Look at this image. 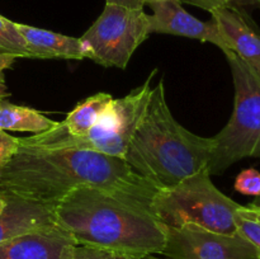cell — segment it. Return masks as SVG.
Segmentation results:
<instances>
[{
    "label": "cell",
    "mask_w": 260,
    "mask_h": 259,
    "mask_svg": "<svg viewBox=\"0 0 260 259\" xmlns=\"http://www.w3.org/2000/svg\"><path fill=\"white\" fill-rule=\"evenodd\" d=\"M94 187L149 208L157 188L124 160L88 150L18 149L0 168V197L56 206L73 190Z\"/></svg>",
    "instance_id": "cell-1"
},
{
    "label": "cell",
    "mask_w": 260,
    "mask_h": 259,
    "mask_svg": "<svg viewBox=\"0 0 260 259\" xmlns=\"http://www.w3.org/2000/svg\"><path fill=\"white\" fill-rule=\"evenodd\" d=\"M56 220L78 245L93 246L145 259L164 249V226L149 208L94 187L73 190L55 207Z\"/></svg>",
    "instance_id": "cell-2"
},
{
    "label": "cell",
    "mask_w": 260,
    "mask_h": 259,
    "mask_svg": "<svg viewBox=\"0 0 260 259\" xmlns=\"http://www.w3.org/2000/svg\"><path fill=\"white\" fill-rule=\"evenodd\" d=\"M211 139L192 134L173 116L160 79L127 147L124 161L157 189H167L207 167Z\"/></svg>",
    "instance_id": "cell-3"
},
{
    "label": "cell",
    "mask_w": 260,
    "mask_h": 259,
    "mask_svg": "<svg viewBox=\"0 0 260 259\" xmlns=\"http://www.w3.org/2000/svg\"><path fill=\"white\" fill-rule=\"evenodd\" d=\"M157 70L127 95L113 99L98 123L83 136L69 134L61 122L52 128L19 139L20 149L33 150H88L124 160L129 141L142 118Z\"/></svg>",
    "instance_id": "cell-4"
},
{
    "label": "cell",
    "mask_w": 260,
    "mask_h": 259,
    "mask_svg": "<svg viewBox=\"0 0 260 259\" xmlns=\"http://www.w3.org/2000/svg\"><path fill=\"white\" fill-rule=\"evenodd\" d=\"M240 207L213 184L206 167L173 187L157 190L149 212L169 228L193 223L213 233L234 235L238 233L236 215Z\"/></svg>",
    "instance_id": "cell-5"
},
{
    "label": "cell",
    "mask_w": 260,
    "mask_h": 259,
    "mask_svg": "<svg viewBox=\"0 0 260 259\" xmlns=\"http://www.w3.org/2000/svg\"><path fill=\"white\" fill-rule=\"evenodd\" d=\"M225 56L233 74L235 102L230 121L211 137V175L222 174L245 157H260V73L233 51Z\"/></svg>",
    "instance_id": "cell-6"
},
{
    "label": "cell",
    "mask_w": 260,
    "mask_h": 259,
    "mask_svg": "<svg viewBox=\"0 0 260 259\" xmlns=\"http://www.w3.org/2000/svg\"><path fill=\"white\" fill-rule=\"evenodd\" d=\"M150 33V15L144 9L106 4L80 40L86 47V58L106 68L126 69Z\"/></svg>",
    "instance_id": "cell-7"
},
{
    "label": "cell",
    "mask_w": 260,
    "mask_h": 259,
    "mask_svg": "<svg viewBox=\"0 0 260 259\" xmlns=\"http://www.w3.org/2000/svg\"><path fill=\"white\" fill-rule=\"evenodd\" d=\"M164 230V249L145 259H260L256 246L239 233L225 235L193 223Z\"/></svg>",
    "instance_id": "cell-8"
},
{
    "label": "cell",
    "mask_w": 260,
    "mask_h": 259,
    "mask_svg": "<svg viewBox=\"0 0 260 259\" xmlns=\"http://www.w3.org/2000/svg\"><path fill=\"white\" fill-rule=\"evenodd\" d=\"M182 4L180 0H146V5L152 10L150 15L151 33L182 36L210 42L221 48L223 53L229 52L230 50L215 20H200L188 13Z\"/></svg>",
    "instance_id": "cell-9"
},
{
    "label": "cell",
    "mask_w": 260,
    "mask_h": 259,
    "mask_svg": "<svg viewBox=\"0 0 260 259\" xmlns=\"http://www.w3.org/2000/svg\"><path fill=\"white\" fill-rule=\"evenodd\" d=\"M78 245L58 223L29 231L0 244V259H68Z\"/></svg>",
    "instance_id": "cell-10"
},
{
    "label": "cell",
    "mask_w": 260,
    "mask_h": 259,
    "mask_svg": "<svg viewBox=\"0 0 260 259\" xmlns=\"http://www.w3.org/2000/svg\"><path fill=\"white\" fill-rule=\"evenodd\" d=\"M229 50L260 73V28L243 8L225 4L210 10Z\"/></svg>",
    "instance_id": "cell-11"
},
{
    "label": "cell",
    "mask_w": 260,
    "mask_h": 259,
    "mask_svg": "<svg viewBox=\"0 0 260 259\" xmlns=\"http://www.w3.org/2000/svg\"><path fill=\"white\" fill-rule=\"evenodd\" d=\"M4 200H7V206L0 213V244L22 234L57 223L56 206L17 197H5Z\"/></svg>",
    "instance_id": "cell-12"
},
{
    "label": "cell",
    "mask_w": 260,
    "mask_h": 259,
    "mask_svg": "<svg viewBox=\"0 0 260 259\" xmlns=\"http://www.w3.org/2000/svg\"><path fill=\"white\" fill-rule=\"evenodd\" d=\"M15 27L24 41L29 58H86V47L80 38L20 23H15Z\"/></svg>",
    "instance_id": "cell-13"
},
{
    "label": "cell",
    "mask_w": 260,
    "mask_h": 259,
    "mask_svg": "<svg viewBox=\"0 0 260 259\" xmlns=\"http://www.w3.org/2000/svg\"><path fill=\"white\" fill-rule=\"evenodd\" d=\"M57 123L36 109L0 101V128L4 131L40 132L47 131Z\"/></svg>",
    "instance_id": "cell-14"
},
{
    "label": "cell",
    "mask_w": 260,
    "mask_h": 259,
    "mask_svg": "<svg viewBox=\"0 0 260 259\" xmlns=\"http://www.w3.org/2000/svg\"><path fill=\"white\" fill-rule=\"evenodd\" d=\"M108 93H98L79 103L62 121V126L73 136L86 135L96 123L113 101Z\"/></svg>",
    "instance_id": "cell-15"
},
{
    "label": "cell",
    "mask_w": 260,
    "mask_h": 259,
    "mask_svg": "<svg viewBox=\"0 0 260 259\" xmlns=\"http://www.w3.org/2000/svg\"><path fill=\"white\" fill-rule=\"evenodd\" d=\"M238 233L250 241L260 251V208L241 206L236 215Z\"/></svg>",
    "instance_id": "cell-16"
},
{
    "label": "cell",
    "mask_w": 260,
    "mask_h": 259,
    "mask_svg": "<svg viewBox=\"0 0 260 259\" xmlns=\"http://www.w3.org/2000/svg\"><path fill=\"white\" fill-rule=\"evenodd\" d=\"M0 52L29 58V53L22 36L15 27V23L3 15H0Z\"/></svg>",
    "instance_id": "cell-17"
},
{
    "label": "cell",
    "mask_w": 260,
    "mask_h": 259,
    "mask_svg": "<svg viewBox=\"0 0 260 259\" xmlns=\"http://www.w3.org/2000/svg\"><path fill=\"white\" fill-rule=\"evenodd\" d=\"M68 259H142L139 256L128 255V254L117 253V251L106 250V249L93 248V246L76 245L73 253Z\"/></svg>",
    "instance_id": "cell-18"
},
{
    "label": "cell",
    "mask_w": 260,
    "mask_h": 259,
    "mask_svg": "<svg viewBox=\"0 0 260 259\" xmlns=\"http://www.w3.org/2000/svg\"><path fill=\"white\" fill-rule=\"evenodd\" d=\"M235 189L241 195L260 196V173L255 168L243 170L235 179Z\"/></svg>",
    "instance_id": "cell-19"
},
{
    "label": "cell",
    "mask_w": 260,
    "mask_h": 259,
    "mask_svg": "<svg viewBox=\"0 0 260 259\" xmlns=\"http://www.w3.org/2000/svg\"><path fill=\"white\" fill-rule=\"evenodd\" d=\"M19 149V137H14L0 128V168L4 167Z\"/></svg>",
    "instance_id": "cell-20"
},
{
    "label": "cell",
    "mask_w": 260,
    "mask_h": 259,
    "mask_svg": "<svg viewBox=\"0 0 260 259\" xmlns=\"http://www.w3.org/2000/svg\"><path fill=\"white\" fill-rule=\"evenodd\" d=\"M15 55H12V53H2L0 52V101L2 99H5L9 93L7 90V85H5V76L4 71L7 69L12 68V65L14 63V61L17 60Z\"/></svg>",
    "instance_id": "cell-21"
},
{
    "label": "cell",
    "mask_w": 260,
    "mask_h": 259,
    "mask_svg": "<svg viewBox=\"0 0 260 259\" xmlns=\"http://www.w3.org/2000/svg\"><path fill=\"white\" fill-rule=\"evenodd\" d=\"M182 3H187V4L194 5V7L202 8L205 10H212L213 8H217L220 5H225L228 3L225 0H180Z\"/></svg>",
    "instance_id": "cell-22"
},
{
    "label": "cell",
    "mask_w": 260,
    "mask_h": 259,
    "mask_svg": "<svg viewBox=\"0 0 260 259\" xmlns=\"http://www.w3.org/2000/svg\"><path fill=\"white\" fill-rule=\"evenodd\" d=\"M107 4L122 5V7L132 8V9H144L146 0H106Z\"/></svg>",
    "instance_id": "cell-23"
},
{
    "label": "cell",
    "mask_w": 260,
    "mask_h": 259,
    "mask_svg": "<svg viewBox=\"0 0 260 259\" xmlns=\"http://www.w3.org/2000/svg\"><path fill=\"white\" fill-rule=\"evenodd\" d=\"M228 4L235 5V7L244 8V7H251V8H259L260 9V0H225Z\"/></svg>",
    "instance_id": "cell-24"
},
{
    "label": "cell",
    "mask_w": 260,
    "mask_h": 259,
    "mask_svg": "<svg viewBox=\"0 0 260 259\" xmlns=\"http://www.w3.org/2000/svg\"><path fill=\"white\" fill-rule=\"evenodd\" d=\"M5 206H7V200H4V198L0 197V213H2V211L4 210Z\"/></svg>",
    "instance_id": "cell-25"
},
{
    "label": "cell",
    "mask_w": 260,
    "mask_h": 259,
    "mask_svg": "<svg viewBox=\"0 0 260 259\" xmlns=\"http://www.w3.org/2000/svg\"><path fill=\"white\" fill-rule=\"evenodd\" d=\"M250 205L254 206V207L260 208V196H259V197H255V200H254V202H251Z\"/></svg>",
    "instance_id": "cell-26"
}]
</instances>
